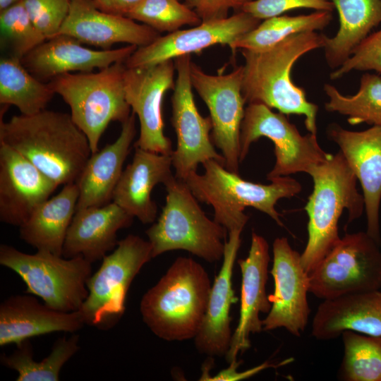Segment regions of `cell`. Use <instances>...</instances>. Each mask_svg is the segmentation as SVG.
I'll return each mask as SVG.
<instances>
[{
  "label": "cell",
  "instance_id": "d590c367",
  "mask_svg": "<svg viewBox=\"0 0 381 381\" xmlns=\"http://www.w3.org/2000/svg\"><path fill=\"white\" fill-rule=\"evenodd\" d=\"M1 42L22 59L47 39L32 21L23 1L0 11Z\"/></svg>",
  "mask_w": 381,
  "mask_h": 381
},
{
  "label": "cell",
  "instance_id": "f35d334b",
  "mask_svg": "<svg viewBox=\"0 0 381 381\" xmlns=\"http://www.w3.org/2000/svg\"><path fill=\"white\" fill-rule=\"evenodd\" d=\"M298 8L332 12L334 6L330 0H250L243 4L241 11L261 20Z\"/></svg>",
  "mask_w": 381,
  "mask_h": 381
},
{
  "label": "cell",
  "instance_id": "5b68a950",
  "mask_svg": "<svg viewBox=\"0 0 381 381\" xmlns=\"http://www.w3.org/2000/svg\"><path fill=\"white\" fill-rule=\"evenodd\" d=\"M202 165V174L193 172L184 182L198 201L212 206L214 220L228 233L243 231L249 219L244 213L246 207L267 214L283 226L276 204L282 198L295 196L302 189L301 183L289 176L273 179L270 184H261L242 179L214 159Z\"/></svg>",
  "mask_w": 381,
  "mask_h": 381
},
{
  "label": "cell",
  "instance_id": "ee69618b",
  "mask_svg": "<svg viewBox=\"0 0 381 381\" xmlns=\"http://www.w3.org/2000/svg\"><path fill=\"white\" fill-rule=\"evenodd\" d=\"M248 1H250V0H248Z\"/></svg>",
  "mask_w": 381,
  "mask_h": 381
},
{
  "label": "cell",
  "instance_id": "ffe728a7",
  "mask_svg": "<svg viewBox=\"0 0 381 381\" xmlns=\"http://www.w3.org/2000/svg\"><path fill=\"white\" fill-rule=\"evenodd\" d=\"M137 48L128 44L119 49L95 50L83 46L71 36L58 35L32 49L21 62L39 80H51L66 73L92 72L124 63Z\"/></svg>",
  "mask_w": 381,
  "mask_h": 381
},
{
  "label": "cell",
  "instance_id": "d6a6232c",
  "mask_svg": "<svg viewBox=\"0 0 381 381\" xmlns=\"http://www.w3.org/2000/svg\"><path fill=\"white\" fill-rule=\"evenodd\" d=\"M324 90L329 98L325 104L327 111L346 116L351 125L381 126V77L378 75L363 74L353 95H344L330 84H325Z\"/></svg>",
  "mask_w": 381,
  "mask_h": 381
},
{
  "label": "cell",
  "instance_id": "836d02e7",
  "mask_svg": "<svg viewBox=\"0 0 381 381\" xmlns=\"http://www.w3.org/2000/svg\"><path fill=\"white\" fill-rule=\"evenodd\" d=\"M341 336L344 355L339 377L345 381H381V336L349 330Z\"/></svg>",
  "mask_w": 381,
  "mask_h": 381
},
{
  "label": "cell",
  "instance_id": "60d3db41",
  "mask_svg": "<svg viewBox=\"0 0 381 381\" xmlns=\"http://www.w3.org/2000/svg\"><path fill=\"white\" fill-rule=\"evenodd\" d=\"M241 363V361H234L229 363V366L219 372L217 375L211 376L207 368L206 370H202V374L200 378V380L207 381H237L250 377L274 365L270 363L268 361H265L260 365L254 368H250L243 372H238L237 368Z\"/></svg>",
  "mask_w": 381,
  "mask_h": 381
},
{
  "label": "cell",
  "instance_id": "44dd1931",
  "mask_svg": "<svg viewBox=\"0 0 381 381\" xmlns=\"http://www.w3.org/2000/svg\"><path fill=\"white\" fill-rule=\"evenodd\" d=\"M58 35H69L82 44L102 49L121 42L143 47L159 36L152 28L128 17L100 11L93 0H71L68 15Z\"/></svg>",
  "mask_w": 381,
  "mask_h": 381
},
{
  "label": "cell",
  "instance_id": "484cf974",
  "mask_svg": "<svg viewBox=\"0 0 381 381\" xmlns=\"http://www.w3.org/2000/svg\"><path fill=\"white\" fill-rule=\"evenodd\" d=\"M381 336V291L354 292L325 299L312 322V336L334 339L345 332Z\"/></svg>",
  "mask_w": 381,
  "mask_h": 381
},
{
  "label": "cell",
  "instance_id": "277c9868",
  "mask_svg": "<svg viewBox=\"0 0 381 381\" xmlns=\"http://www.w3.org/2000/svg\"><path fill=\"white\" fill-rule=\"evenodd\" d=\"M308 174L313 190L305 206L308 216V241L301 254L309 274L338 243V222L347 210L346 226L365 210L364 198L357 189V178L339 150L314 166Z\"/></svg>",
  "mask_w": 381,
  "mask_h": 381
},
{
  "label": "cell",
  "instance_id": "7c38bea8",
  "mask_svg": "<svg viewBox=\"0 0 381 381\" xmlns=\"http://www.w3.org/2000/svg\"><path fill=\"white\" fill-rule=\"evenodd\" d=\"M177 77L171 97V124L176 135V147L171 157L175 177L185 181L197 171L199 164L211 159L224 166L223 156L218 153L210 138V116H202L195 103L190 80V54L174 59Z\"/></svg>",
  "mask_w": 381,
  "mask_h": 381
},
{
  "label": "cell",
  "instance_id": "8992f818",
  "mask_svg": "<svg viewBox=\"0 0 381 381\" xmlns=\"http://www.w3.org/2000/svg\"><path fill=\"white\" fill-rule=\"evenodd\" d=\"M164 186L165 205L145 231L152 258L184 250L209 262L222 260L226 229L205 214L183 181L174 176Z\"/></svg>",
  "mask_w": 381,
  "mask_h": 381
},
{
  "label": "cell",
  "instance_id": "d4e9b609",
  "mask_svg": "<svg viewBox=\"0 0 381 381\" xmlns=\"http://www.w3.org/2000/svg\"><path fill=\"white\" fill-rule=\"evenodd\" d=\"M84 325L79 310L61 312L31 296H12L0 306V346L18 345L33 337L54 332L75 333Z\"/></svg>",
  "mask_w": 381,
  "mask_h": 381
},
{
  "label": "cell",
  "instance_id": "2e32d148",
  "mask_svg": "<svg viewBox=\"0 0 381 381\" xmlns=\"http://www.w3.org/2000/svg\"><path fill=\"white\" fill-rule=\"evenodd\" d=\"M260 21L243 11L224 18L204 20L193 28L159 36L150 44L138 47L124 64L127 68H145L200 53L215 44L230 47L238 37L255 28Z\"/></svg>",
  "mask_w": 381,
  "mask_h": 381
},
{
  "label": "cell",
  "instance_id": "83f0119b",
  "mask_svg": "<svg viewBox=\"0 0 381 381\" xmlns=\"http://www.w3.org/2000/svg\"><path fill=\"white\" fill-rule=\"evenodd\" d=\"M78 198L79 188L76 183L64 185L57 195L40 205L19 226L20 238L37 250L62 256L65 238Z\"/></svg>",
  "mask_w": 381,
  "mask_h": 381
},
{
  "label": "cell",
  "instance_id": "f1b7e54d",
  "mask_svg": "<svg viewBox=\"0 0 381 381\" xmlns=\"http://www.w3.org/2000/svg\"><path fill=\"white\" fill-rule=\"evenodd\" d=\"M338 11L339 28L332 37L324 35L328 66L339 68L354 49L381 23V0H330Z\"/></svg>",
  "mask_w": 381,
  "mask_h": 381
},
{
  "label": "cell",
  "instance_id": "1f68e13d",
  "mask_svg": "<svg viewBox=\"0 0 381 381\" xmlns=\"http://www.w3.org/2000/svg\"><path fill=\"white\" fill-rule=\"evenodd\" d=\"M331 20L332 13L328 11L272 17L265 19L255 28L238 37L229 47L234 53L238 49L265 50L293 35L323 30Z\"/></svg>",
  "mask_w": 381,
  "mask_h": 381
},
{
  "label": "cell",
  "instance_id": "4316f807",
  "mask_svg": "<svg viewBox=\"0 0 381 381\" xmlns=\"http://www.w3.org/2000/svg\"><path fill=\"white\" fill-rule=\"evenodd\" d=\"M136 131L135 114L132 112L121 123L117 139L91 154L75 181L79 188L76 210L101 207L112 200Z\"/></svg>",
  "mask_w": 381,
  "mask_h": 381
},
{
  "label": "cell",
  "instance_id": "cb8c5ba5",
  "mask_svg": "<svg viewBox=\"0 0 381 381\" xmlns=\"http://www.w3.org/2000/svg\"><path fill=\"white\" fill-rule=\"evenodd\" d=\"M133 217L114 202L75 210L65 238L62 256H81L92 263L116 247L117 232Z\"/></svg>",
  "mask_w": 381,
  "mask_h": 381
},
{
  "label": "cell",
  "instance_id": "8fae6325",
  "mask_svg": "<svg viewBox=\"0 0 381 381\" xmlns=\"http://www.w3.org/2000/svg\"><path fill=\"white\" fill-rule=\"evenodd\" d=\"M380 244L367 233L346 234L308 274L309 292L323 300L381 288Z\"/></svg>",
  "mask_w": 381,
  "mask_h": 381
},
{
  "label": "cell",
  "instance_id": "8d00e7d4",
  "mask_svg": "<svg viewBox=\"0 0 381 381\" xmlns=\"http://www.w3.org/2000/svg\"><path fill=\"white\" fill-rule=\"evenodd\" d=\"M71 0H23L36 28L47 40L56 36L66 19Z\"/></svg>",
  "mask_w": 381,
  "mask_h": 381
},
{
  "label": "cell",
  "instance_id": "ac0fdd59",
  "mask_svg": "<svg viewBox=\"0 0 381 381\" xmlns=\"http://www.w3.org/2000/svg\"><path fill=\"white\" fill-rule=\"evenodd\" d=\"M59 186L11 147L0 143V221L20 226Z\"/></svg>",
  "mask_w": 381,
  "mask_h": 381
},
{
  "label": "cell",
  "instance_id": "6da1fadb",
  "mask_svg": "<svg viewBox=\"0 0 381 381\" xmlns=\"http://www.w3.org/2000/svg\"><path fill=\"white\" fill-rule=\"evenodd\" d=\"M0 143L22 155L58 186L75 183L92 154L87 138L66 113L44 109L0 121Z\"/></svg>",
  "mask_w": 381,
  "mask_h": 381
},
{
  "label": "cell",
  "instance_id": "52a82bcc",
  "mask_svg": "<svg viewBox=\"0 0 381 381\" xmlns=\"http://www.w3.org/2000/svg\"><path fill=\"white\" fill-rule=\"evenodd\" d=\"M123 62L98 72L66 73L49 85L71 109V117L88 139L92 154L99 150L100 138L112 121L124 122L131 115L124 92Z\"/></svg>",
  "mask_w": 381,
  "mask_h": 381
},
{
  "label": "cell",
  "instance_id": "9a60e30c",
  "mask_svg": "<svg viewBox=\"0 0 381 381\" xmlns=\"http://www.w3.org/2000/svg\"><path fill=\"white\" fill-rule=\"evenodd\" d=\"M273 263L270 273L274 291L268 295L272 306L262 320L263 331L284 328L300 337L308 322L309 276L301 261V254L294 250L286 237L274 239Z\"/></svg>",
  "mask_w": 381,
  "mask_h": 381
},
{
  "label": "cell",
  "instance_id": "603a6c76",
  "mask_svg": "<svg viewBox=\"0 0 381 381\" xmlns=\"http://www.w3.org/2000/svg\"><path fill=\"white\" fill-rule=\"evenodd\" d=\"M135 148L133 159L123 170L114 189L112 202L143 224H152L157 214L152 191L157 185H165L174 177L171 157Z\"/></svg>",
  "mask_w": 381,
  "mask_h": 381
},
{
  "label": "cell",
  "instance_id": "4dcf8cb0",
  "mask_svg": "<svg viewBox=\"0 0 381 381\" xmlns=\"http://www.w3.org/2000/svg\"><path fill=\"white\" fill-rule=\"evenodd\" d=\"M79 336L73 334L64 336L54 344L51 353L40 362L33 359L30 339L17 346L10 355L1 354V363L18 372L17 381H59L64 365L79 350Z\"/></svg>",
  "mask_w": 381,
  "mask_h": 381
},
{
  "label": "cell",
  "instance_id": "b9f144b4",
  "mask_svg": "<svg viewBox=\"0 0 381 381\" xmlns=\"http://www.w3.org/2000/svg\"><path fill=\"white\" fill-rule=\"evenodd\" d=\"M143 0H93L100 11L119 16H126Z\"/></svg>",
  "mask_w": 381,
  "mask_h": 381
},
{
  "label": "cell",
  "instance_id": "4fadbf2b",
  "mask_svg": "<svg viewBox=\"0 0 381 381\" xmlns=\"http://www.w3.org/2000/svg\"><path fill=\"white\" fill-rule=\"evenodd\" d=\"M243 66L226 74L210 75L194 63L190 65V80L205 103L212 121V140L221 151L224 167L239 173L240 133L246 102L242 94Z\"/></svg>",
  "mask_w": 381,
  "mask_h": 381
},
{
  "label": "cell",
  "instance_id": "e0dca14e",
  "mask_svg": "<svg viewBox=\"0 0 381 381\" xmlns=\"http://www.w3.org/2000/svg\"><path fill=\"white\" fill-rule=\"evenodd\" d=\"M327 135L339 146L361 184L366 214V233L381 245V126H373L362 131H353L333 123L328 127Z\"/></svg>",
  "mask_w": 381,
  "mask_h": 381
},
{
  "label": "cell",
  "instance_id": "5bb4252c",
  "mask_svg": "<svg viewBox=\"0 0 381 381\" xmlns=\"http://www.w3.org/2000/svg\"><path fill=\"white\" fill-rule=\"evenodd\" d=\"M175 71L173 60L145 68L126 66L125 97L140 123V133L134 143L135 147L171 155V141L164 133L162 102L166 92L174 88Z\"/></svg>",
  "mask_w": 381,
  "mask_h": 381
},
{
  "label": "cell",
  "instance_id": "74e56055",
  "mask_svg": "<svg viewBox=\"0 0 381 381\" xmlns=\"http://www.w3.org/2000/svg\"><path fill=\"white\" fill-rule=\"evenodd\" d=\"M353 70L381 73V29L368 35L347 60L330 74V78L338 79Z\"/></svg>",
  "mask_w": 381,
  "mask_h": 381
},
{
  "label": "cell",
  "instance_id": "7a4b0ae2",
  "mask_svg": "<svg viewBox=\"0 0 381 381\" xmlns=\"http://www.w3.org/2000/svg\"><path fill=\"white\" fill-rule=\"evenodd\" d=\"M324 35L304 32L289 36L261 51L241 49L242 94L246 103H260L284 114L305 116L309 133L317 134L318 106L307 99L306 92L294 83V64L309 52L322 48Z\"/></svg>",
  "mask_w": 381,
  "mask_h": 381
},
{
  "label": "cell",
  "instance_id": "7bdbcfd3",
  "mask_svg": "<svg viewBox=\"0 0 381 381\" xmlns=\"http://www.w3.org/2000/svg\"><path fill=\"white\" fill-rule=\"evenodd\" d=\"M23 0H0V11Z\"/></svg>",
  "mask_w": 381,
  "mask_h": 381
},
{
  "label": "cell",
  "instance_id": "f546056e",
  "mask_svg": "<svg viewBox=\"0 0 381 381\" xmlns=\"http://www.w3.org/2000/svg\"><path fill=\"white\" fill-rule=\"evenodd\" d=\"M55 95L49 83L34 76L21 59L10 56L0 60V104L16 107L23 115L45 109Z\"/></svg>",
  "mask_w": 381,
  "mask_h": 381
},
{
  "label": "cell",
  "instance_id": "9c48e42d",
  "mask_svg": "<svg viewBox=\"0 0 381 381\" xmlns=\"http://www.w3.org/2000/svg\"><path fill=\"white\" fill-rule=\"evenodd\" d=\"M152 258L149 241L129 234L102 258L87 282L88 296L79 311L85 324L109 328L123 315L130 285Z\"/></svg>",
  "mask_w": 381,
  "mask_h": 381
},
{
  "label": "cell",
  "instance_id": "ab89813d",
  "mask_svg": "<svg viewBox=\"0 0 381 381\" xmlns=\"http://www.w3.org/2000/svg\"><path fill=\"white\" fill-rule=\"evenodd\" d=\"M195 11L202 21L228 17L231 9L241 11L248 0H184Z\"/></svg>",
  "mask_w": 381,
  "mask_h": 381
},
{
  "label": "cell",
  "instance_id": "3957f363",
  "mask_svg": "<svg viewBox=\"0 0 381 381\" xmlns=\"http://www.w3.org/2000/svg\"><path fill=\"white\" fill-rule=\"evenodd\" d=\"M212 284L205 269L190 258L179 257L143 295V322L166 341L194 339L202 325Z\"/></svg>",
  "mask_w": 381,
  "mask_h": 381
},
{
  "label": "cell",
  "instance_id": "d6986e66",
  "mask_svg": "<svg viewBox=\"0 0 381 381\" xmlns=\"http://www.w3.org/2000/svg\"><path fill=\"white\" fill-rule=\"evenodd\" d=\"M270 260L267 241L253 231L248 255L238 260L242 276L240 314L225 356L229 363L250 348L251 334L263 330L260 314L268 313L272 306L266 292Z\"/></svg>",
  "mask_w": 381,
  "mask_h": 381
},
{
  "label": "cell",
  "instance_id": "7402d4cb",
  "mask_svg": "<svg viewBox=\"0 0 381 381\" xmlns=\"http://www.w3.org/2000/svg\"><path fill=\"white\" fill-rule=\"evenodd\" d=\"M241 232L228 233L222 265L212 285L202 325L193 339L197 350L210 357H225L230 348L233 335L230 310L238 301L232 286V274L241 243Z\"/></svg>",
  "mask_w": 381,
  "mask_h": 381
},
{
  "label": "cell",
  "instance_id": "30bf717a",
  "mask_svg": "<svg viewBox=\"0 0 381 381\" xmlns=\"http://www.w3.org/2000/svg\"><path fill=\"white\" fill-rule=\"evenodd\" d=\"M261 137L271 140L274 146L275 163L267 175L269 181L298 172L308 174L331 155L320 146L317 134L301 135L285 114L275 113L263 104H248L241 127V163L251 144Z\"/></svg>",
  "mask_w": 381,
  "mask_h": 381
},
{
  "label": "cell",
  "instance_id": "e575fe53",
  "mask_svg": "<svg viewBox=\"0 0 381 381\" xmlns=\"http://www.w3.org/2000/svg\"><path fill=\"white\" fill-rule=\"evenodd\" d=\"M127 17L158 32H172L183 25H197L202 20L194 10L179 0H143Z\"/></svg>",
  "mask_w": 381,
  "mask_h": 381
},
{
  "label": "cell",
  "instance_id": "ba28073f",
  "mask_svg": "<svg viewBox=\"0 0 381 381\" xmlns=\"http://www.w3.org/2000/svg\"><path fill=\"white\" fill-rule=\"evenodd\" d=\"M0 264L20 277L26 293L39 296L54 310L78 311L88 296L92 263L81 256L66 258L44 250L28 254L1 244Z\"/></svg>",
  "mask_w": 381,
  "mask_h": 381
}]
</instances>
